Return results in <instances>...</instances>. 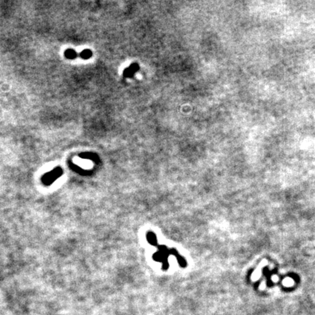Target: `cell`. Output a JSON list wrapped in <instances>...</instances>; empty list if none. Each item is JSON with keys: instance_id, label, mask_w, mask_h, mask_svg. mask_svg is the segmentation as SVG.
<instances>
[{"instance_id": "cell-1", "label": "cell", "mask_w": 315, "mask_h": 315, "mask_svg": "<svg viewBox=\"0 0 315 315\" xmlns=\"http://www.w3.org/2000/svg\"><path fill=\"white\" fill-rule=\"evenodd\" d=\"M63 174V170L61 167H56L53 170L51 171L42 177V181L45 185H50L54 183L56 179Z\"/></svg>"}, {"instance_id": "cell-3", "label": "cell", "mask_w": 315, "mask_h": 315, "mask_svg": "<svg viewBox=\"0 0 315 315\" xmlns=\"http://www.w3.org/2000/svg\"><path fill=\"white\" fill-rule=\"evenodd\" d=\"M77 53L73 49H67L64 52V56L68 59H75L77 57Z\"/></svg>"}, {"instance_id": "cell-4", "label": "cell", "mask_w": 315, "mask_h": 315, "mask_svg": "<svg viewBox=\"0 0 315 315\" xmlns=\"http://www.w3.org/2000/svg\"><path fill=\"white\" fill-rule=\"evenodd\" d=\"M92 55H93V53H92V51L91 50H89V49H85V50H83L82 52L80 53L79 56H80L81 58H83V59L86 60L89 59V58L92 56Z\"/></svg>"}, {"instance_id": "cell-2", "label": "cell", "mask_w": 315, "mask_h": 315, "mask_svg": "<svg viewBox=\"0 0 315 315\" xmlns=\"http://www.w3.org/2000/svg\"><path fill=\"white\" fill-rule=\"evenodd\" d=\"M80 157L81 158L90 160V161H94L96 163H98L99 161V158L97 155L93 153V152H83V153L80 154Z\"/></svg>"}]
</instances>
